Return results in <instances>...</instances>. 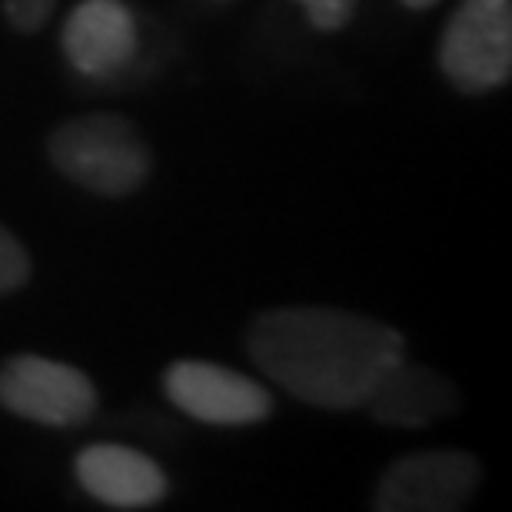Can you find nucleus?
Returning a JSON list of instances; mask_svg holds the SVG:
<instances>
[{"label":"nucleus","mask_w":512,"mask_h":512,"mask_svg":"<svg viewBox=\"0 0 512 512\" xmlns=\"http://www.w3.org/2000/svg\"><path fill=\"white\" fill-rule=\"evenodd\" d=\"M57 0H4V17L17 34H37L54 17Z\"/></svg>","instance_id":"f8f14e48"},{"label":"nucleus","mask_w":512,"mask_h":512,"mask_svg":"<svg viewBox=\"0 0 512 512\" xmlns=\"http://www.w3.org/2000/svg\"><path fill=\"white\" fill-rule=\"evenodd\" d=\"M363 409L383 426L423 429L459 409V389L433 366L409 363L406 356L389 366L366 396Z\"/></svg>","instance_id":"1a4fd4ad"},{"label":"nucleus","mask_w":512,"mask_h":512,"mask_svg":"<svg viewBox=\"0 0 512 512\" xmlns=\"http://www.w3.org/2000/svg\"><path fill=\"white\" fill-rule=\"evenodd\" d=\"M163 393L183 416L207 426H256L273 413V396L263 383L210 360L170 363Z\"/></svg>","instance_id":"423d86ee"},{"label":"nucleus","mask_w":512,"mask_h":512,"mask_svg":"<svg viewBox=\"0 0 512 512\" xmlns=\"http://www.w3.org/2000/svg\"><path fill=\"white\" fill-rule=\"evenodd\" d=\"M306 10V20H310L313 30L320 34H336L353 20L356 4L360 0H296Z\"/></svg>","instance_id":"9b49d317"},{"label":"nucleus","mask_w":512,"mask_h":512,"mask_svg":"<svg viewBox=\"0 0 512 512\" xmlns=\"http://www.w3.org/2000/svg\"><path fill=\"white\" fill-rule=\"evenodd\" d=\"M0 406L27 423L67 429L94 416L97 386L77 366L20 353L0 363Z\"/></svg>","instance_id":"20e7f679"},{"label":"nucleus","mask_w":512,"mask_h":512,"mask_svg":"<svg viewBox=\"0 0 512 512\" xmlns=\"http://www.w3.org/2000/svg\"><path fill=\"white\" fill-rule=\"evenodd\" d=\"M80 489L110 509H153L170 493V479L147 453L124 443L84 446L74 459Z\"/></svg>","instance_id":"6e6552de"},{"label":"nucleus","mask_w":512,"mask_h":512,"mask_svg":"<svg viewBox=\"0 0 512 512\" xmlns=\"http://www.w3.org/2000/svg\"><path fill=\"white\" fill-rule=\"evenodd\" d=\"M439 70L466 97L506 87L512 77V0H459L439 37Z\"/></svg>","instance_id":"7ed1b4c3"},{"label":"nucleus","mask_w":512,"mask_h":512,"mask_svg":"<svg viewBox=\"0 0 512 512\" xmlns=\"http://www.w3.org/2000/svg\"><path fill=\"white\" fill-rule=\"evenodd\" d=\"M403 7H409V10H429V7H436L439 0H399Z\"/></svg>","instance_id":"ddd939ff"},{"label":"nucleus","mask_w":512,"mask_h":512,"mask_svg":"<svg viewBox=\"0 0 512 512\" xmlns=\"http://www.w3.org/2000/svg\"><path fill=\"white\" fill-rule=\"evenodd\" d=\"M30 276V256L14 233L0 223V296L17 293Z\"/></svg>","instance_id":"9d476101"},{"label":"nucleus","mask_w":512,"mask_h":512,"mask_svg":"<svg viewBox=\"0 0 512 512\" xmlns=\"http://www.w3.org/2000/svg\"><path fill=\"white\" fill-rule=\"evenodd\" d=\"M47 157L60 177L97 197H130L147 183L153 160L137 124L117 114L64 120L47 140Z\"/></svg>","instance_id":"f03ea898"},{"label":"nucleus","mask_w":512,"mask_h":512,"mask_svg":"<svg viewBox=\"0 0 512 512\" xmlns=\"http://www.w3.org/2000/svg\"><path fill=\"white\" fill-rule=\"evenodd\" d=\"M247 356L266 380L306 406L363 409L376 380L406 356L403 333L333 306H280L247 330Z\"/></svg>","instance_id":"f257e3e1"},{"label":"nucleus","mask_w":512,"mask_h":512,"mask_svg":"<svg viewBox=\"0 0 512 512\" xmlns=\"http://www.w3.org/2000/svg\"><path fill=\"white\" fill-rule=\"evenodd\" d=\"M137 44V17L124 0H80L60 30V50L67 64L94 80L114 77L133 64Z\"/></svg>","instance_id":"0eeeda50"},{"label":"nucleus","mask_w":512,"mask_h":512,"mask_svg":"<svg viewBox=\"0 0 512 512\" xmlns=\"http://www.w3.org/2000/svg\"><path fill=\"white\" fill-rule=\"evenodd\" d=\"M483 483V463L463 449H429L383 469L373 489L380 512H456L469 506Z\"/></svg>","instance_id":"39448f33"}]
</instances>
